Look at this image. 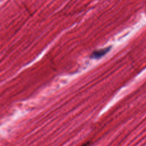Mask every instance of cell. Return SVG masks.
<instances>
[{"label": "cell", "instance_id": "obj_1", "mask_svg": "<svg viewBox=\"0 0 146 146\" xmlns=\"http://www.w3.org/2000/svg\"><path fill=\"white\" fill-rule=\"evenodd\" d=\"M111 49V47H106L102 49L95 50L92 52V53L91 55V58H95V59H98L104 56L105 54H106Z\"/></svg>", "mask_w": 146, "mask_h": 146}, {"label": "cell", "instance_id": "obj_2", "mask_svg": "<svg viewBox=\"0 0 146 146\" xmlns=\"http://www.w3.org/2000/svg\"><path fill=\"white\" fill-rule=\"evenodd\" d=\"M90 142H87V143H86L83 144L81 146H90Z\"/></svg>", "mask_w": 146, "mask_h": 146}]
</instances>
